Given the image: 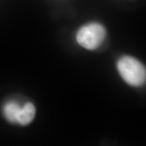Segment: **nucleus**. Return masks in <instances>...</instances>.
Here are the masks:
<instances>
[{
  "mask_svg": "<svg viewBox=\"0 0 146 146\" xmlns=\"http://www.w3.org/2000/svg\"><path fill=\"white\" fill-rule=\"evenodd\" d=\"M117 68L126 83L133 87H139L145 83L146 70L145 66L135 58L123 56L117 62Z\"/></svg>",
  "mask_w": 146,
  "mask_h": 146,
  "instance_id": "1",
  "label": "nucleus"
},
{
  "mask_svg": "<svg viewBox=\"0 0 146 146\" xmlns=\"http://www.w3.org/2000/svg\"><path fill=\"white\" fill-rule=\"evenodd\" d=\"M106 36V31L101 24L92 23L82 27L76 34V41L80 45L89 50L99 47Z\"/></svg>",
  "mask_w": 146,
  "mask_h": 146,
  "instance_id": "2",
  "label": "nucleus"
},
{
  "mask_svg": "<svg viewBox=\"0 0 146 146\" xmlns=\"http://www.w3.org/2000/svg\"><path fill=\"white\" fill-rule=\"evenodd\" d=\"M35 113L36 110L34 105L31 102H27L23 107H21L16 123L23 126L29 125L34 119Z\"/></svg>",
  "mask_w": 146,
  "mask_h": 146,
  "instance_id": "3",
  "label": "nucleus"
},
{
  "mask_svg": "<svg viewBox=\"0 0 146 146\" xmlns=\"http://www.w3.org/2000/svg\"><path fill=\"white\" fill-rule=\"evenodd\" d=\"M21 107L17 102L10 101L7 102L3 107V114L6 119L10 123H16Z\"/></svg>",
  "mask_w": 146,
  "mask_h": 146,
  "instance_id": "4",
  "label": "nucleus"
}]
</instances>
